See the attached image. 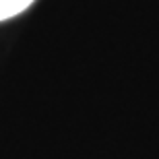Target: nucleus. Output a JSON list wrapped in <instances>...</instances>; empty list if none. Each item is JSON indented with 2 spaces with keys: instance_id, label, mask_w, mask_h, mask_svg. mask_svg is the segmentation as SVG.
I'll list each match as a JSON object with an SVG mask.
<instances>
[{
  "instance_id": "f257e3e1",
  "label": "nucleus",
  "mask_w": 159,
  "mask_h": 159,
  "mask_svg": "<svg viewBox=\"0 0 159 159\" xmlns=\"http://www.w3.org/2000/svg\"><path fill=\"white\" fill-rule=\"evenodd\" d=\"M33 2L35 0H0V21H6V19L25 12Z\"/></svg>"
}]
</instances>
